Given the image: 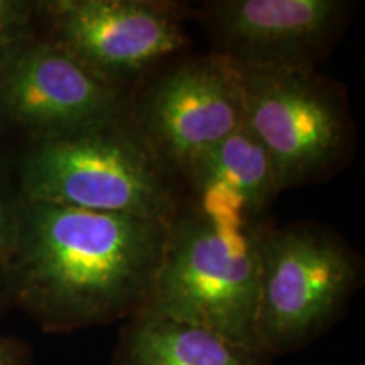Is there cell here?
Here are the masks:
<instances>
[{
	"label": "cell",
	"mask_w": 365,
	"mask_h": 365,
	"mask_svg": "<svg viewBox=\"0 0 365 365\" xmlns=\"http://www.w3.org/2000/svg\"><path fill=\"white\" fill-rule=\"evenodd\" d=\"M120 86L36 33L0 59V122L31 140L66 135L122 115Z\"/></svg>",
	"instance_id": "8"
},
{
	"label": "cell",
	"mask_w": 365,
	"mask_h": 365,
	"mask_svg": "<svg viewBox=\"0 0 365 365\" xmlns=\"http://www.w3.org/2000/svg\"><path fill=\"white\" fill-rule=\"evenodd\" d=\"M244 124L261 140L281 191L330 176L350 156L345 91L318 70H240Z\"/></svg>",
	"instance_id": "5"
},
{
	"label": "cell",
	"mask_w": 365,
	"mask_h": 365,
	"mask_svg": "<svg viewBox=\"0 0 365 365\" xmlns=\"http://www.w3.org/2000/svg\"><path fill=\"white\" fill-rule=\"evenodd\" d=\"M38 9L29 0H0V59L36 34Z\"/></svg>",
	"instance_id": "13"
},
{
	"label": "cell",
	"mask_w": 365,
	"mask_h": 365,
	"mask_svg": "<svg viewBox=\"0 0 365 365\" xmlns=\"http://www.w3.org/2000/svg\"><path fill=\"white\" fill-rule=\"evenodd\" d=\"M364 281V261L318 223L267 227L261 245L257 349L267 357L303 349L344 317Z\"/></svg>",
	"instance_id": "4"
},
{
	"label": "cell",
	"mask_w": 365,
	"mask_h": 365,
	"mask_svg": "<svg viewBox=\"0 0 365 365\" xmlns=\"http://www.w3.org/2000/svg\"><path fill=\"white\" fill-rule=\"evenodd\" d=\"M44 38L118 86L185 49V9L159 0L36 2Z\"/></svg>",
	"instance_id": "6"
},
{
	"label": "cell",
	"mask_w": 365,
	"mask_h": 365,
	"mask_svg": "<svg viewBox=\"0 0 365 365\" xmlns=\"http://www.w3.org/2000/svg\"><path fill=\"white\" fill-rule=\"evenodd\" d=\"M171 176L120 115L31 143L17 188L33 202L170 222L181 205Z\"/></svg>",
	"instance_id": "3"
},
{
	"label": "cell",
	"mask_w": 365,
	"mask_h": 365,
	"mask_svg": "<svg viewBox=\"0 0 365 365\" xmlns=\"http://www.w3.org/2000/svg\"><path fill=\"white\" fill-rule=\"evenodd\" d=\"M267 227L180 205L139 313L190 323L259 352L261 245Z\"/></svg>",
	"instance_id": "2"
},
{
	"label": "cell",
	"mask_w": 365,
	"mask_h": 365,
	"mask_svg": "<svg viewBox=\"0 0 365 365\" xmlns=\"http://www.w3.org/2000/svg\"><path fill=\"white\" fill-rule=\"evenodd\" d=\"M171 175L244 125L239 66L212 53L173 66L145 90L129 120Z\"/></svg>",
	"instance_id": "7"
},
{
	"label": "cell",
	"mask_w": 365,
	"mask_h": 365,
	"mask_svg": "<svg viewBox=\"0 0 365 365\" xmlns=\"http://www.w3.org/2000/svg\"><path fill=\"white\" fill-rule=\"evenodd\" d=\"M31 354L24 341L0 331V365H29Z\"/></svg>",
	"instance_id": "14"
},
{
	"label": "cell",
	"mask_w": 365,
	"mask_h": 365,
	"mask_svg": "<svg viewBox=\"0 0 365 365\" xmlns=\"http://www.w3.org/2000/svg\"><path fill=\"white\" fill-rule=\"evenodd\" d=\"M354 2L344 0H212L200 19L213 53L240 70H317L344 34Z\"/></svg>",
	"instance_id": "9"
},
{
	"label": "cell",
	"mask_w": 365,
	"mask_h": 365,
	"mask_svg": "<svg viewBox=\"0 0 365 365\" xmlns=\"http://www.w3.org/2000/svg\"><path fill=\"white\" fill-rule=\"evenodd\" d=\"M19 188L0 176V314L12 307L14 264L19 242Z\"/></svg>",
	"instance_id": "12"
},
{
	"label": "cell",
	"mask_w": 365,
	"mask_h": 365,
	"mask_svg": "<svg viewBox=\"0 0 365 365\" xmlns=\"http://www.w3.org/2000/svg\"><path fill=\"white\" fill-rule=\"evenodd\" d=\"M181 176L191 188L193 207L235 220L264 222L281 193L267 150L245 124L202 154Z\"/></svg>",
	"instance_id": "10"
},
{
	"label": "cell",
	"mask_w": 365,
	"mask_h": 365,
	"mask_svg": "<svg viewBox=\"0 0 365 365\" xmlns=\"http://www.w3.org/2000/svg\"><path fill=\"white\" fill-rule=\"evenodd\" d=\"M170 222L22 198L12 307L46 331L129 319L143 309Z\"/></svg>",
	"instance_id": "1"
},
{
	"label": "cell",
	"mask_w": 365,
	"mask_h": 365,
	"mask_svg": "<svg viewBox=\"0 0 365 365\" xmlns=\"http://www.w3.org/2000/svg\"><path fill=\"white\" fill-rule=\"evenodd\" d=\"M113 365H271V357L190 323L137 313L122 328Z\"/></svg>",
	"instance_id": "11"
}]
</instances>
